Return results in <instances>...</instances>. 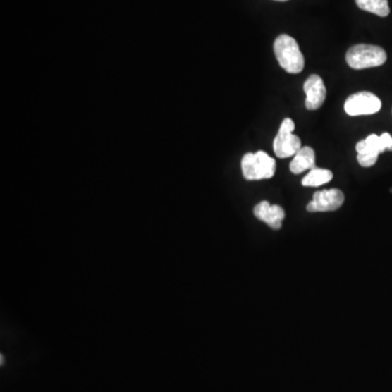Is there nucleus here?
<instances>
[{
    "label": "nucleus",
    "mask_w": 392,
    "mask_h": 392,
    "mask_svg": "<svg viewBox=\"0 0 392 392\" xmlns=\"http://www.w3.org/2000/svg\"><path fill=\"white\" fill-rule=\"evenodd\" d=\"M274 51L280 67L289 73L297 75L304 69V56L299 44L293 37L281 34L274 43Z\"/></svg>",
    "instance_id": "obj_1"
},
{
    "label": "nucleus",
    "mask_w": 392,
    "mask_h": 392,
    "mask_svg": "<svg viewBox=\"0 0 392 392\" xmlns=\"http://www.w3.org/2000/svg\"><path fill=\"white\" fill-rule=\"evenodd\" d=\"M345 59L352 69H367L383 66L387 60V54L385 49L379 46L359 44L350 48Z\"/></svg>",
    "instance_id": "obj_2"
},
{
    "label": "nucleus",
    "mask_w": 392,
    "mask_h": 392,
    "mask_svg": "<svg viewBox=\"0 0 392 392\" xmlns=\"http://www.w3.org/2000/svg\"><path fill=\"white\" fill-rule=\"evenodd\" d=\"M243 177L250 181L271 179L276 173V161L265 152L247 153L241 161Z\"/></svg>",
    "instance_id": "obj_3"
},
{
    "label": "nucleus",
    "mask_w": 392,
    "mask_h": 392,
    "mask_svg": "<svg viewBox=\"0 0 392 392\" xmlns=\"http://www.w3.org/2000/svg\"><path fill=\"white\" fill-rule=\"evenodd\" d=\"M392 137L385 132L378 137L371 134L365 140L357 144V161L362 167H372L377 161L379 154L385 151H391Z\"/></svg>",
    "instance_id": "obj_4"
},
{
    "label": "nucleus",
    "mask_w": 392,
    "mask_h": 392,
    "mask_svg": "<svg viewBox=\"0 0 392 392\" xmlns=\"http://www.w3.org/2000/svg\"><path fill=\"white\" fill-rule=\"evenodd\" d=\"M295 129L293 120L286 118L280 125L277 137L274 140V152L279 158H288L295 155L302 149L301 140L294 135Z\"/></svg>",
    "instance_id": "obj_5"
},
{
    "label": "nucleus",
    "mask_w": 392,
    "mask_h": 392,
    "mask_svg": "<svg viewBox=\"0 0 392 392\" xmlns=\"http://www.w3.org/2000/svg\"><path fill=\"white\" fill-rule=\"evenodd\" d=\"M381 108V99L369 92L352 94L345 103V113L349 116L374 115Z\"/></svg>",
    "instance_id": "obj_6"
},
{
    "label": "nucleus",
    "mask_w": 392,
    "mask_h": 392,
    "mask_svg": "<svg viewBox=\"0 0 392 392\" xmlns=\"http://www.w3.org/2000/svg\"><path fill=\"white\" fill-rule=\"evenodd\" d=\"M345 203V194L338 189L323 190L314 194L313 200L307 204L310 213L335 212Z\"/></svg>",
    "instance_id": "obj_7"
},
{
    "label": "nucleus",
    "mask_w": 392,
    "mask_h": 392,
    "mask_svg": "<svg viewBox=\"0 0 392 392\" xmlns=\"http://www.w3.org/2000/svg\"><path fill=\"white\" fill-rule=\"evenodd\" d=\"M305 107L309 110H317L323 106L327 95L325 83L319 75H313L307 78L304 83Z\"/></svg>",
    "instance_id": "obj_8"
},
{
    "label": "nucleus",
    "mask_w": 392,
    "mask_h": 392,
    "mask_svg": "<svg viewBox=\"0 0 392 392\" xmlns=\"http://www.w3.org/2000/svg\"><path fill=\"white\" fill-rule=\"evenodd\" d=\"M254 215L271 229L279 230L286 217L285 209L279 205H271L267 201L261 202L254 207Z\"/></svg>",
    "instance_id": "obj_9"
},
{
    "label": "nucleus",
    "mask_w": 392,
    "mask_h": 392,
    "mask_svg": "<svg viewBox=\"0 0 392 392\" xmlns=\"http://www.w3.org/2000/svg\"><path fill=\"white\" fill-rule=\"evenodd\" d=\"M315 168V152L310 146H304L294 155L293 161L290 164V170L294 175L304 173L305 170Z\"/></svg>",
    "instance_id": "obj_10"
},
{
    "label": "nucleus",
    "mask_w": 392,
    "mask_h": 392,
    "mask_svg": "<svg viewBox=\"0 0 392 392\" xmlns=\"http://www.w3.org/2000/svg\"><path fill=\"white\" fill-rule=\"evenodd\" d=\"M333 175L330 170L323 169V168H314L310 170V173L302 180L303 187H319L326 185L331 181Z\"/></svg>",
    "instance_id": "obj_11"
},
{
    "label": "nucleus",
    "mask_w": 392,
    "mask_h": 392,
    "mask_svg": "<svg viewBox=\"0 0 392 392\" xmlns=\"http://www.w3.org/2000/svg\"><path fill=\"white\" fill-rule=\"evenodd\" d=\"M357 7L379 17H387L390 13L388 0H355Z\"/></svg>",
    "instance_id": "obj_12"
},
{
    "label": "nucleus",
    "mask_w": 392,
    "mask_h": 392,
    "mask_svg": "<svg viewBox=\"0 0 392 392\" xmlns=\"http://www.w3.org/2000/svg\"><path fill=\"white\" fill-rule=\"evenodd\" d=\"M4 364V357L3 355H1V365H3Z\"/></svg>",
    "instance_id": "obj_13"
},
{
    "label": "nucleus",
    "mask_w": 392,
    "mask_h": 392,
    "mask_svg": "<svg viewBox=\"0 0 392 392\" xmlns=\"http://www.w3.org/2000/svg\"><path fill=\"white\" fill-rule=\"evenodd\" d=\"M275 1H288V0H275Z\"/></svg>",
    "instance_id": "obj_14"
}]
</instances>
